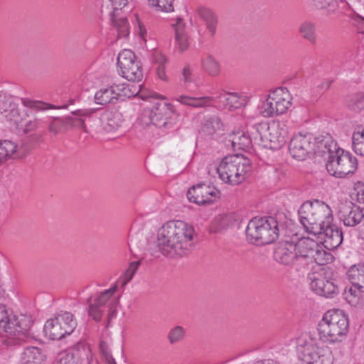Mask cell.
Listing matches in <instances>:
<instances>
[{"label": "cell", "instance_id": "ffe728a7", "mask_svg": "<svg viewBox=\"0 0 364 364\" xmlns=\"http://www.w3.org/2000/svg\"><path fill=\"white\" fill-rule=\"evenodd\" d=\"M297 257L296 246L288 242L278 244L274 251V259L282 265L292 263Z\"/></svg>", "mask_w": 364, "mask_h": 364}, {"label": "cell", "instance_id": "8992f818", "mask_svg": "<svg viewBox=\"0 0 364 364\" xmlns=\"http://www.w3.org/2000/svg\"><path fill=\"white\" fill-rule=\"evenodd\" d=\"M252 137L262 148L270 151L281 149L287 138V131L279 121L262 122L254 127Z\"/></svg>", "mask_w": 364, "mask_h": 364}, {"label": "cell", "instance_id": "e0dca14e", "mask_svg": "<svg viewBox=\"0 0 364 364\" xmlns=\"http://www.w3.org/2000/svg\"><path fill=\"white\" fill-rule=\"evenodd\" d=\"M187 197L192 204L207 206L218 202L221 198V192L212 185L200 184L192 187L187 192Z\"/></svg>", "mask_w": 364, "mask_h": 364}, {"label": "cell", "instance_id": "7a4b0ae2", "mask_svg": "<svg viewBox=\"0 0 364 364\" xmlns=\"http://www.w3.org/2000/svg\"><path fill=\"white\" fill-rule=\"evenodd\" d=\"M299 220L309 232L319 235L333 224V213L330 207L319 200L303 204L298 213Z\"/></svg>", "mask_w": 364, "mask_h": 364}, {"label": "cell", "instance_id": "7c38bea8", "mask_svg": "<svg viewBox=\"0 0 364 364\" xmlns=\"http://www.w3.org/2000/svg\"><path fill=\"white\" fill-rule=\"evenodd\" d=\"M289 151L290 155L298 161L317 157V136L309 133H298L291 140Z\"/></svg>", "mask_w": 364, "mask_h": 364}, {"label": "cell", "instance_id": "8fae6325", "mask_svg": "<svg viewBox=\"0 0 364 364\" xmlns=\"http://www.w3.org/2000/svg\"><path fill=\"white\" fill-rule=\"evenodd\" d=\"M357 168L356 159L350 153L339 148L326 159L327 171L337 178L350 177L355 173Z\"/></svg>", "mask_w": 364, "mask_h": 364}, {"label": "cell", "instance_id": "7402d4cb", "mask_svg": "<svg viewBox=\"0 0 364 364\" xmlns=\"http://www.w3.org/2000/svg\"><path fill=\"white\" fill-rule=\"evenodd\" d=\"M47 360V357L42 350L38 348H27L23 352L21 363H42Z\"/></svg>", "mask_w": 364, "mask_h": 364}, {"label": "cell", "instance_id": "52a82bcc", "mask_svg": "<svg viewBox=\"0 0 364 364\" xmlns=\"http://www.w3.org/2000/svg\"><path fill=\"white\" fill-rule=\"evenodd\" d=\"M251 161L242 155H231L222 159L218 168L221 179L229 185H238L248 177Z\"/></svg>", "mask_w": 364, "mask_h": 364}, {"label": "cell", "instance_id": "4dcf8cb0", "mask_svg": "<svg viewBox=\"0 0 364 364\" xmlns=\"http://www.w3.org/2000/svg\"><path fill=\"white\" fill-rule=\"evenodd\" d=\"M183 27V24L178 23L177 28V41L182 49H187L188 47V40L186 38V32Z\"/></svg>", "mask_w": 364, "mask_h": 364}, {"label": "cell", "instance_id": "5b68a950", "mask_svg": "<svg viewBox=\"0 0 364 364\" xmlns=\"http://www.w3.org/2000/svg\"><path fill=\"white\" fill-rule=\"evenodd\" d=\"M299 359L307 363L330 364L334 362L332 351L324 341L307 333L300 337L297 344Z\"/></svg>", "mask_w": 364, "mask_h": 364}, {"label": "cell", "instance_id": "484cf974", "mask_svg": "<svg viewBox=\"0 0 364 364\" xmlns=\"http://www.w3.org/2000/svg\"><path fill=\"white\" fill-rule=\"evenodd\" d=\"M229 142L231 147L235 150H245L249 147L250 144L248 137L241 132L231 134Z\"/></svg>", "mask_w": 364, "mask_h": 364}, {"label": "cell", "instance_id": "6da1fadb", "mask_svg": "<svg viewBox=\"0 0 364 364\" xmlns=\"http://www.w3.org/2000/svg\"><path fill=\"white\" fill-rule=\"evenodd\" d=\"M196 239L194 228L187 223L171 221L164 224L158 233V245L168 257L185 256Z\"/></svg>", "mask_w": 364, "mask_h": 364}, {"label": "cell", "instance_id": "603a6c76", "mask_svg": "<svg viewBox=\"0 0 364 364\" xmlns=\"http://www.w3.org/2000/svg\"><path fill=\"white\" fill-rule=\"evenodd\" d=\"M363 291L354 285L348 286L344 289L343 298L352 307H362L363 301Z\"/></svg>", "mask_w": 364, "mask_h": 364}, {"label": "cell", "instance_id": "d4e9b609", "mask_svg": "<svg viewBox=\"0 0 364 364\" xmlns=\"http://www.w3.org/2000/svg\"><path fill=\"white\" fill-rule=\"evenodd\" d=\"M198 13L207 23L208 28L213 35L216 33L218 25V17L216 14L207 8H200L198 10Z\"/></svg>", "mask_w": 364, "mask_h": 364}, {"label": "cell", "instance_id": "4316f807", "mask_svg": "<svg viewBox=\"0 0 364 364\" xmlns=\"http://www.w3.org/2000/svg\"><path fill=\"white\" fill-rule=\"evenodd\" d=\"M16 151V144L10 140H0V163L11 157Z\"/></svg>", "mask_w": 364, "mask_h": 364}, {"label": "cell", "instance_id": "d6986e66", "mask_svg": "<svg viewBox=\"0 0 364 364\" xmlns=\"http://www.w3.org/2000/svg\"><path fill=\"white\" fill-rule=\"evenodd\" d=\"M320 244L328 250H335L343 242L342 231L335 225H331L318 235Z\"/></svg>", "mask_w": 364, "mask_h": 364}, {"label": "cell", "instance_id": "2e32d148", "mask_svg": "<svg viewBox=\"0 0 364 364\" xmlns=\"http://www.w3.org/2000/svg\"><path fill=\"white\" fill-rule=\"evenodd\" d=\"M136 92L137 88L133 85L116 84L99 90L94 101L96 104L101 105L114 104L133 97Z\"/></svg>", "mask_w": 364, "mask_h": 364}, {"label": "cell", "instance_id": "ba28073f", "mask_svg": "<svg viewBox=\"0 0 364 364\" xmlns=\"http://www.w3.org/2000/svg\"><path fill=\"white\" fill-rule=\"evenodd\" d=\"M307 281L309 288L320 297L334 298L339 293L334 272L324 265L315 267L309 272Z\"/></svg>", "mask_w": 364, "mask_h": 364}, {"label": "cell", "instance_id": "5bb4252c", "mask_svg": "<svg viewBox=\"0 0 364 364\" xmlns=\"http://www.w3.org/2000/svg\"><path fill=\"white\" fill-rule=\"evenodd\" d=\"M30 326L28 317L16 315L12 309L0 304V332L9 335L25 333Z\"/></svg>", "mask_w": 364, "mask_h": 364}, {"label": "cell", "instance_id": "44dd1931", "mask_svg": "<svg viewBox=\"0 0 364 364\" xmlns=\"http://www.w3.org/2000/svg\"><path fill=\"white\" fill-rule=\"evenodd\" d=\"M318 155L317 157L327 159L338 148V144L335 139L328 134H322L317 136Z\"/></svg>", "mask_w": 364, "mask_h": 364}, {"label": "cell", "instance_id": "3957f363", "mask_svg": "<svg viewBox=\"0 0 364 364\" xmlns=\"http://www.w3.org/2000/svg\"><path fill=\"white\" fill-rule=\"evenodd\" d=\"M349 330V317L340 309H333L326 313L317 326L319 337L325 343L342 341Z\"/></svg>", "mask_w": 364, "mask_h": 364}, {"label": "cell", "instance_id": "cb8c5ba5", "mask_svg": "<svg viewBox=\"0 0 364 364\" xmlns=\"http://www.w3.org/2000/svg\"><path fill=\"white\" fill-rule=\"evenodd\" d=\"M348 277L352 285L363 290V266L358 264L352 266L348 272Z\"/></svg>", "mask_w": 364, "mask_h": 364}, {"label": "cell", "instance_id": "83f0119b", "mask_svg": "<svg viewBox=\"0 0 364 364\" xmlns=\"http://www.w3.org/2000/svg\"><path fill=\"white\" fill-rule=\"evenodd\" d=\"M148 3L158 12L166 13L174 12V0H148Z\"/></svg>", "mask_w": 364, "mask_h": 364}, {"label": "cell", "instance_id": "9a60e30c", "mask_svg": "<svg viewBox=\"0 0 364 364\" xmlns=\"http://www.w3.org/2000/svg\"><path fill=\"white\" fill-rule=\"evenodd\" d=\"M296 252L298 257L312 260L318 265H327L335 261L331 253L324 250L311 239L300 240L296 246Z\"/></svg>", "mask_w": 364, "mask_h": 364}, {"label": "cell", "instance_id": "4fadbf2b", "mask_svg": "<svg viewBox=\"0 0 364 364\" xmlns=\"http://www.w3.org/2000/svg\"><path fill=\"white\" fill-rule=\"evenodd\" d=\"M293 103L292 95L285 88H277L271 92L262 105L261 114L272 118L285 114Z\"/></svg>", "mask_w": 364, "mask_h": 364}, {"label": "cell", "instance_id": "836d02e7", "mask_svg": "<svg viewBox=\"0 0 364 364\" xmlns=\"http://www.w3.org/2000/svg\"><path fill=\"white\" fill-rule=\"evenodd\" d=\"M184 335V330L181 328V327H177V328L173 330L170 333V339L172 342H175L183 338Z\"/></svg>", "mask_w": 364, "mask_h": 364}, {"label": "cell", "instance_id": "e575fe53", "mask_svg": "<svg viewBox=\"0 0 364 364\" xmlns=\"http://www.w3.org/2000/svg\"><path fill=\"white\" fill-rule=\"evenodd\" d=\"M112 7L118 10H121L129 5L131 0H110Z\"/></svg>", "mask_w": 364, "mask_h": 364}, {"label": "cell", "instance_id": "1f68e13d", "mask_svg": "<svg viewBox=\"0 0 364 364\" xmlns=\"http://www.w3.org/2000/svg\"><path fill=\"white\" fill-rule=\"evenodd\" d=\"M352 198L360 204L363 203V185L362 181H358L354 187Z\"/></svg>", "mask_w": 364, "mask_h": 364}, {"label": "cell", "instance_id": "9c48e42d", "mask_svg": "<svg viewBox=\"0 0 364 364\" xmlns=\"http://www.w3.org/2000/svg\"><path fill=\"white\" fill-rule=\"evenodd\" d=\"M77 326L78 322L74 315L62 312L46 322L43 333L49 340L60 341L74 333Z\"/></svg>", "mask_w": 364, "mask_h": 364}, {"label": "cell", "instance_id": "277c9868", "mask_svg": "<svg viewBox=\"0 0 364 364\" xmlns=\"http://www.w3.org/2000/svg\"><path fill=\"white\" fill-rule=\"evenodd\" d=\"M246 239L249 244L263 246L275 243L280 235L279 226L275 218L257 216L252 218L246 229Z\"/></svg>", "mask_w": 364, "mask_h": 364}, {"label": "cell", "instance_id": "d6a6232c", "mask_svg": "<svg viewBox=\"0 0 364 364\" xmlns=\"http://www.w3.org/2000/svg\"><path fill=\"white\" fill-rule=\"evenodd\" d=\"M81 358V357L77 354L70 353L62 358L58 362L62 363H84L85 361H83Z\"/></svg>", "mask_w": 364, "mask_h": 364}, {"label": "cell", "instance_id": "30bf717a", "mask_svg": "<svg viewBox=\"0 0 364 364\" xmlns=\"http://www.w3.org/2000/svg\"><path fill=\"white\" fill-rule=\"evenodd\" d=\"M117 71L127 81L138 83L144 77L143 66L135 53L131 49H123L118 55Z\"/></svg>", "mask_w": 364, "mask_h": 364}, {"label": "cell", "instance_id": "ac0fdd59", "mask_svg": "<svg viewBox=\"0 0 364 364\" xmlns=\"http://www.w3.org/2000/svg\"><path fill=\"white\" fill-rule=\"evenodd\" d=\"M339 217L344 225L353 227L362 222L363 211L353 203L345 201L339 205Z\"/></svg>", "mask_w": 364, "mask_h": 364}, {"label": "cell", "instance_id": "f1b7e54d", "mask_svg": "<svg viewBox=\"0 0 364 364\" xmlns=\"http://www.w3.org/2000/svg\"><path fill=\"white\" fill-rule=\"evenodd\" d=\"M363 129L361 126L355 131L352 138V149L358 155L363 157L364 155Z\"/></svg>", "mask_w": 364, "mask_h": 364}, {"label": "cell", "instance_id": "f546056e", "mask_svg": "<svg viewBox=\"0 0 364 364\" xmlns=\"http://www.w3.org/2000/svg\"><path fill=\"white\" fill-rule=\"evenodd\" d=\"M300 32L305 39L313 44L316 42V31L314 24L304 23L300 27Z\"/></svg>", "mask_w": 364, "mask_h": 364}]
</instances>
